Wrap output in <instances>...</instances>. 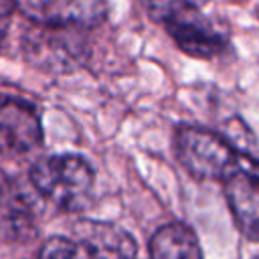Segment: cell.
I'll use <instances>...</instances> for the list:
<instances>
[{
  "label": "cell",
  "mask_w": 259,
  "mask_h": 259,
  "mask_svg": "<svg viewBox=\"0 0 259 259\" xmlns=\"http://www.w3.org/2000/svg\"><path fill=\"white\" fill-rule=\"evenodd\" d=\"M176 152L182 166L198 180H225L239 170L259 172V162L237 152L225 138L204 127L184 125L176 136Z\"/></svg>",
  "instance_id": "3"
},
{
  "label": "cell",
  "mask_w": 259,
  "mask_h": 259,
  "mask_svg": "<svg viewBox=\"0 0 259 259\" xmlns=\"http://www.w3.org/2000/svg\"><path fill=\"white\" fill-rule=\"evenodd\" d=\"M212 0H144L150 16L158 20L174 42L188 55L210 59L225 51V26L208 14Z\"/></svg>",
  "instance_id": "1"
},
{
  "label": "cell",
  "mask_w": 259,
  "mask_h": 259,
  "mask_svg": "<svg viewBox=\"0 0 259 259\" xmlns=\"http://www.w3.org/2000/svg\"><path fill=\"white\" fill-rule=\"evenodd\" d=\"M42 144V125L32 103L0 95V156L24 154Z\"/></svg>",
  "instance_id": "5"
},
{
  "label": "cell",
  "mask_w": 259,
  "mask_h": 259,
  "mask_svg": "<svg viewBox=\"0 0 259 259\" xmlns=\"http://www.w3.org/2000/svg\"><path fill=\"white\" fill-rule=\"evenodd\" d=\"M34 190L61 210H81L87 206L95 174L91 164L77 154H55L36 160L28 172Z\"/></svg>",
  "instance_id": "2"
},
{
  "label": "cell",
  "mask_w": 259,
  "mask_h": 259,
  "mask_svg": "<svg viewBox=\"0 0 259 259\" xmlns=\"http://www.w3.org/2000/svg\"><path fill=\"white\" fill-rule=\"evenodd\" d=\"M223 192L237 229L259 243V172L239 170L223 180Z\"/></svg>",
  "instance_id": "7"
},
{
  "label": "cell",
  "mask_w": 259,
  "mask_h": 259,
  "mask_svg": "<svg viewBox=\"0 0 259 259\" xmlns=\"http://www.w3.org/2000/svg\"><path fill=\"white\" fill-rule=\"evenodd\" d=\"M12 4L30 22L53 28H93L107 18L105 0H12Z\"/></svg>",
  "instance_id": "4"
},
{
  "label": "cell",
  "mask_w": 259,
  "mask_h": 259,
  "mask_svg": "<svg viewBox=\"0 0 259 259\" xmlns=\"http://www.w3.org/2000/svg\"><path fill=\"white\" fill-rule=\"evenodd\" d=\"M152 259H202L194 231L184 223L162 225L150 239Z\"/></svg>",
  "instance_id": "8"
},
{
  "label": "cell",
  "mask_w": 259,
  "mask_h": 259,
  "mask_svg": "<svg viewBox=\"0 0 259 259\" xmlns=\"http://www.w3.org/2000/svg\"><path fill=\"white\" fill-rule=\"evenodd\" d=\"M71 237L81 247L83 259H136L138 255L132 235L113 223L79 221Z\"/></svg>",
  "instance_id": "6"
},
{
  "label": "cell",
  "mask_w": 259,
  "mask_h": 259,
  "mask_svg": "<svg viewBox=\"0 0 259 259\" xmlns=\"http://www.w3.org/2000/svg\"><path fill=\"white\" fill-rule=\"evenodd\" d=\"M12 10H14L12 0H0V36L4 34V30L8 26V20H10Z\"/></svg>",
  "instance_id": "9"
}]
</instances>
